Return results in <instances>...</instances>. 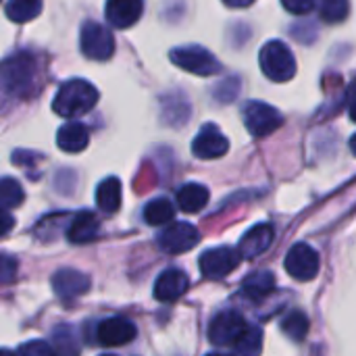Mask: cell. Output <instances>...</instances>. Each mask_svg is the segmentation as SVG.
<instances>
[{"label": "cell", "instance_id": "obj_1", "mask_svg": "<svg viewBox=\"0 0 356 356\" xmlns=\"http://www.w3.org/2000/svg\"><path fill=\"white\" fill-rule=\"evenodd\" d=\"M38 79H40L38 60L27 50L8 56L0 65V86L17 98H29L31 94H35Z\"/></svg>", "mask_w": 356, "mask_h": 356}, {"label": "cell", "instance_id": "obj_2", "mask_svg": "<svg viewBox=\"0 0 356 356\" xmlns=\"http://www.w3.org/2000/svg\"><path fill=\"white\" fill-rule=\"evenodd\" d=\"M98 102V90L86 81V79H69L65 81L54 100H52V108L56 115L60 117H79L88 111H92V106Z\"/></svg>", "mask_w": 356, "mask_h": 356}, {"label": "cell", "instance_id": "obj_3", "mask_svg": "<svg viewBox=\"0 0 356 356\" xmlns=\"http://www.w3.org/2000/svg\"><path fill=\"white\" fill-rule=\"evenodd\" d=\"M259 65L267 79L284 83L290 81L296 75V58L282 40L267 42L259 52Z\"/></svg>", "mask_w": 356, "mask_h": 356}, {"label": "cell", "instance_id": "obj_4", "mask_svg": "<svg viewBox=\"0 0 356 356\" xmlns=\"http://www.w3.org/2000/svg\"><path fill=\"white\" fill-rule=\"evenodd\" d=\"M169 58L179 69L200 75V77H209V75H215L221 71V63L213 56V52H209L207 48L196 46V44L173 48L169 52Z\"/></svg>", "mask_w": 356, "mask_h": 356}, {"label": "cell", "instance_id": "obj_5", "mask_svg": "<svg viewBox=\"0 0 356 356\" xmlns=\"http://www.w3.org/2000/svg\"><path fill=\"white\" fill-rule=\"evenodd\" d=\"M242 119L248 134L254 138H265L275 129H280L284 123V115L275 106L261 100H248L242 106Z\"/></svg>", "mask_w": 356, "mask_h": 356}, {"label": "cell", "instance_id": "obj_6", "mask_svg": "<svg viewBox=\"0 0 356 356\" xmlns=\"http://www.w3.org/2000/svg\"><path fill=\"white\" fill-rule=\"evenodd\" d=\"M79 46H81V52L92 60H108L115 52L113 33L96 21L83 23L81 33H79Z\"/></svg>", "mask_w": 356, "mask_h": 356}, {"label": "cell", "instance_id": "obj_7", "mask_svg": "<svg viewBox=\"0 0 356 356\" xmlns=\"http://www.w3.org/2000/svg\"><path fill=\"white\" fill-rule=\"evenodd\" d=\"M238 265H240V252L234 250L232 246L209 248L200 254V261H198L200 273L213 282L227 277Z\"/></svg>", "mask_w": 356, "mask_h": 356}, {"label": "cell", "instance_id": "obj_8", "mask_svg": "<svg viewBox=\"0 0 356 356\" xmlns=\"http://www.w3.org/2000/svg\"><path fill=\"white\" fill-rule=\"evenodd\" d=\"M156 242L159 248L165 250L167 254H181L192 250L200 242V234L192 223L175 221V223H167V227L159 234Z\"/></svg>", "mask_w": 356, "mask_h": 356}, {"label": "cell", "instance_id": "obj_9", "mask_svg": "<svg viewBox=\"0 0 356 356\" xmlns=\"http://www.w3.org/2000/svg\"><path fill=\"white\" fill-rule=\"evenodd\" d=\"M248 330L246 319L236 311L219 313L209 325V340L215 346H234Z\"/></svg>", "mask_w": 356, "mask_h": 356}, {"label": "cell", "instance_id": "obj_10", "mask_svg": "<svg viewBox=\"0 0 356 356\" xmlns=\"http://www.w3.org/2000/svg\"><path fill=\"white\" fill-rule=\"evenodd\" d=\"M286 271L298 282H311L319 273V254L313 246L298 242L286 257Z\"/></svg>", "mask_w": 356, "mask_h": 356}, {"label": "cell", "instance_id": "obj_11", "mask_svg": "<svg viewBox=\"0 0 356 356\" xmlns=\"http://www.w3.org/2000/svg\"><path fill=\"white\" fill-rule=\"evenodd\" d=\"M138 330L129 319L123 317H111L104 319L102 323H98L96 327V342L100 346L106 348H115V346H125L136 338Z\"/></svg>", "mask_w": 356, "mask_h": 356}, {"label": "cell", "instance_id": "obj_12", "mask_svg": "<svg viewBox=\"0 0 356 356\" xmlns=\"http://www.w3.org/2000/svg\"><path fill=\"white\" fill-rule=\"evenodd\" d=\"M227 150H229L227 138H225L213 123H207V125L198 131V136L194 138V142H192V152H194V156L207 159V161L219 159V156H223Z\"/></svg>", "mask_w": 356, "mask_h": 356}, {"label": "cell", "instance_id": "obj_13", "mask_svg": "<svg viewBox=\"0 0 356 356\" xmlns=\"http://www.w3.org/2000/svg\"><path fill=\"white\" fill-rule=\"evenodd\" d=\"M88 288H90V277L75 269H60L52 277V290L65 302H71L77 296L86 294Z\"/></svg>", "mask_w": 356, "mask_h": 356}, {"label": "cell", "instance_id": "obj_14", "mask_svg": "<svg viewBox=\"0 0 356 356\" xmlns=\"http://www.w3.org/2000/svg\"><path fill=\"white\" fill-rule=\"evenodd\" d=\"M144 13V0H106V21L117 29H127L140 21Z\"/></svg>", "mask_w": 356, "mask_h": 356}, {"label": "cell", "instance_id": "obj_15", "mask_svg": "<svg viewBox=\"0 0 356 356\" xmlns=\"http://www.w3.org/2000/svg\"><path fill=\"white\" fill-rule=\"evenodd\" d=\"M190 288V280L179 269H167L159 275L154 284V298L159 302H175L179 300Z\"/></svg>", "mask_w": 356, "mask_h": 356}, {"label": "cell", "instance_id": "obj_16", "mask_svg": "<svg viewBox=\"0 0 356 356\" xmlns=\"http://www.w3.org/2000/svg\"><path fill=\"white\" fill-rule=\"evenodd\" d=\"M273 238H275V229L269 223L254 225L242 236V240L238 244V252H240V257H244L248 261L257 259L271 246Z\"/></svg>", "mask_w": 356, "mask_h": 356}, {"label": "cell", "instance_id": "obj_17", "mask_svg": "<svg viewBox=\"0 0 356 356\" xmlns=\"http://www.w3.org/2000/svg\"><path fill=\"white\" fill-rule=\"evenodd\" d=\"M98 232H100L98 217L94 213H90V211H83L71 221V225L67 229V238L73 244H88L98 236Z\"/></svg>", "mask_w": 356, "mask_h": 356}, {"label": "cell", "instance_id": "obj_18", "mask_svg": "<svg viewBox=\"0 0 356 356\" xmlns=\"http://www.w3.org/2000/svg\"><path fill=\"white\" fill-rule=\"evenodd\" d=\"M88 140H90L88 127L81 123H65L56 134V146L65 152H71V154L86 150Z\"/></svg>", "mask_w": 356, "mask_h": 356}, {"label": "cell", "instance_id": "obj_19", "mask_svg": "<svg viewBox=\"0 0 356 356\" xmlns=\"http://www.w3.org/2000/svg\"><path fill=\"white\" fill-rule=\"evenodd\" d=\"M209 198L211 194L202 184H186L177 190V207L184 213H200Z\"/></svg>", "mask_w": 356, "mask_h": 356}, {"label": "cell", "instance_id": "obj_20", "mask_svg": "<svg viewBox=\"0 0 356 356\" xmlns=\"http://www.w3.org/2000/svg\"><path fill=\"white\" fill-rule=\"evenodd\" d=\"M96 204L102 213H117L121 207V181L106 177L96 188Z\"/></svg>", "mask_w": 356, "mask_h": 356}, {"label": "cell", "instance_id": "obj_21", "mask_svg": "<svg viewBox=\"0 0 356 356\" xmlns=\"http://www.w3.org/2000/svg\"><path fill=\"white\" fill-rule=\"evenodd\" d=\"M275 288V277L271 271H257V273H250L244 284H242V290L246 296L254 298V300H261L265 296H269Z\"/></svg>", "mask_w": 356, "mask_h": 356}, {"label": "cell", "instance_id": "obj_22", "mask_svg": "<svg viewBox=\"0 0 356 356\" xmlns=\"http://www.w3.org/2000/svg\"><path fill=\"white\" fill-rule=\"evenodd\" d=\"M175 217V207L169 198H154L144 207V221L148 225H167Z\"/></svg>", "mask_w": 356, "mask_h": 356}, {"label": "cell", "instance_id": "obj_23", "mask_svg": "<svg viewBox=\"0 0 356 356\" xmlns=\"http://www.w3.org/2000/svg\"><path fill=\"white\" fill-rule=\"evenodd\" d=\"M42 13V0H8L6 17L15 23H25Z\"/></svg>", "mask_w": 356, "mask_h": 356}, {"label": "cell", "instance_id": "obj_24", "mask_svg": "<svg viewBox=\"0 0 356 356\" xmlns=\"http://www.w3.org/2000/svg\"><path fill=\"white\" fill-rule=\"evenodd\" d=\"M282 332L294 340V342H302L309 334V317L300 311H292L290 315L284 317L282 321Z\"/></svg>", "mask_w": 356, "mask_h": 356}, {"label": "cell", "instance_id": "obj_25", "mask_svg": "<svg viewBox=\"0 0 356 356\" xmlns=\"http://www.w3.org/2000/svg\"><path fill=\"white\" fill-rule=\"evenodd\" d=\"M23 200H25V194H23L21 184L13 177H2L0 179V207L15 209V207H21Z\"/></svg>", "mask_w": 356, "mask_h": 356}, {"label": "cell", "instance_id": "obj_26", "mask_svg": "<svg viewBox=\"0 0 356 356\" xmlns=\"http://www.w3.org/2000/svg\"><path fill=\"white\" fill-rule=\"evenodd\" d=\"M261 346H263V332L257 327H248L242 334V338L234 344L236 353H242V355H257L261 353Z\"/></svg>", "mask_w": 356, "mask_h": 356}, {"label": "cell", "instance_id": "obj_27", "mask_svg": "<svg viewBox=\"0 0 356 356\" xmlns=\"http://www.w3.org/2000/svg\"><path fill=\"white\" fill-rule=\"evenodd\" d=\"M348 15V0H323L321 17L330 23H338Z\"/></svg>", "mask_w": 356, "mask_h": 356}, {"label": "cell", "instance_id": "obj_28", "mask_svg": "<svg viewBox=\"0 0 356 356\" xmlns=\"http://www.w3.org/2000/svg\"><path fill=\"white\" fill-rule=\"evenodd\" d=\"M17 277V261L4 252H0V286L13 284Z\"/></svg>", "mask_w": 356, "mask_h": 356}, {"label": "cell", "instance_id": "obj_29", "mask_svg": "<svg viewBox=\"0 0 356 356\" xmlns=\"http://www.w3.org/2000/svg\"><path fill=\"white\" fill-rule=\"evenodd\" d=\"M282 6L292 15H307L313 10L315 0H282Z\"/></svg>", "mask_w": 356, "mask_h": 356}, {"label": "cell", "instance_id": "obj_30", "mask_svg": "<svg viewBox=\"0 0 356 356\" xmlns=\"http://www.w3.org/2000/svg\"><path fill=\"white\" fill-rule=\"evenodd\" d=\"M19 353H27V355H54V348L44 342V340H33V342H27L23 346H19Z\"/></svg>", "mask_w": 356, "mask_h": 356}, {"label": "cell", "instance_id": "obj_31", "mask_svg": "<svg viewBox=\"0 0 356 356\" xmlns=\"http://www.w3.org/2000/svg\"><path fill=\"white\" fill-rule=\"evenodd\" d=\"M38 161H42V154H38V152H27V150H17L15 154H13V163H17V165H27V163H38Z\"/></svg>", "mask_w": 356, "mask_h": 356}, {"label": "cell", "instance_id": "obj_32", "mask_svg": "<svg viewBox=\"0 0 356 356\" xmlns=\"http://www.w3.org/2000/svg\"><path fill=\"white\" fill-rule=\"evenodd\" d=\"M13 227H15V219L10 217L8 209H2L0 207V238L8 236L13 232Z\"/></svg>", "mask_w": 356, "mask_h": 356}, {"label": "cell", "instance_id": "obj_33", "mask_svg": "<svg viewBox=\"0 0 356 356\" xmlns=\"http://www.w3.org/2000/svg\"><path fill=\"white\" fill-rule=\"evenodd\" d=\"M229 8H246V6H250L254 0H223Z\"/></svg>", "mask_w": 356, "mask_h": 356}, {"label": "cell", "instance_id": "obj_34", "mask_svg": "<svg viewBox=\"0 0 356 356\" xmlns=\"http://www.w3.org/2000/svg\"><path fill=\"white\" fill-rule=\"evenodd\" d=\"M348 115H350V119L356 123V100L350 104V108H348Z\"/></svg>", "mask_w": 356, "mask_h": 356}, {"label": "cell", "instance_id": "obj_35", "mask_svg": "<svg viewBox=\"0 0 356 356\" xmlns=\"http://www.w3.org/2000/svg\"><path fill=\"white\" fill-rule=\"evenodd\" d=\"M350 150H353V154L356 156V134L350 138Z\"/></svg>", "mask_w": 356, "mask_h": 356}]
</instances>
